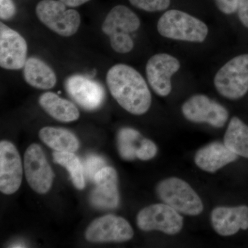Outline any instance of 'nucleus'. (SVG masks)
Here are the masks:
<instances>
[{"label": "nucleus", "instance_id": "29", "mask_svg": "<svg viewBox=\"0 0 248 248\" xmlns=\"http://www.w3.org/2000/svg\"><path fill=\"white\" fill-rule=\"evenodd\" d=\"M237 11L240 21L248 28V0H239Z\"/></svg>", "mask_w": 248, "mask_h": 248}, {"label": "nucleus", "instance_id": "23", "mask_svg": "<svg viewBox=\"0 0 248 248\" xmlns=\"http://www.w3.org/2000/svg\"><path fill=\"white\" fill-rule=\"evenodd\" d=\"M142 137L138 130L131 128L121 129L118 134V151L121 157L127 161L136 159L137 151L141 143Z\"/></svg>", "mask_w": 248, "mask_h": 248}, {"label": "nucleus", "instance_id": "1", "mask_svg": "<svg viewBox=\"0 0 248 248\" xmlns=\"http://www.w3.org/2000/svg\"><path fill=\"white\" fill-rule=\"evenodd\" d=\"M107 83L114 99L130 113L141 115L149 110L151 91L146 80L133 67L124 63L111 67Z\"/></svg>", "mask_w": 248, "mask_h": 248}, {"label": "nucleus", "instance_id": "9", "mask_svg": "<svg viewBox=\"0 0 248 248\" xmlns=\"http://www.w3.org/2000/svg\"><path fill=\"white\" fill-rule=\"evenodd\" d=\"M134 231L125 218L107 215L96 218L89 225L85 237L90 242H124L133 239Z\"/></svg>", "mask_w": 248, "mask_h": 248}, {"label": "nucleus", "instance_id": "24", "mask_svg": "<svg viewBox=\"0 0 248 248\" xmlns=\"http://www.w3.org/2000/svg\"><path fill=\"white\" fill-rule=\"evenodd\" d=\"M130 4L138 9L148 11H164L167 9L170 4V0H129Z\"/></svg>", "mask_w": 248, "mask_h": 248}, {"label": "nucleus", "instance_id": "4", "mask_svg": "<svg viewBox=\"0 0 248 248\" xmlns=\"http://www.w3.org/2000/svg\"><path fill=\"white\" fill-rule=\"evenodd\" d=\"M156 192L160 200L179 213L197 216L203 210L200 197L187 182L179 178L163 180L157 186Z\"/></svg>", "mask_w": 248, "mask_h": 248}, {"label": "nucleus", "instance_id": "16", "mask_svg": "<svg viewBox=\"0 0 248 248\" xmlns=\"http://www.w3.org/2000/svg\"><path fill=\"white\" fill-rule=\"evenodd\" d=\"M211 221L214 229L218 234L231 236L239 230L248 229V207H218L212 213Z\"/></svg>", "mask_w": 248, "mask_h": 248}, {"label": "nucleus", "instance_id": "27", "mask_svg": "<svg viewBox=\"0 0 248 248\" xmlns=\"http://www.w3.org/2000/svg\"><path fill=\"white\" fill-rule=\"evenodd\" d=\"M16 14V6L13 0H0V17L9 20Z\"/></svg>", "mask_w": 248, "mask_h": 248}, {"label": "nucleus", "instance_id": "22", "mask_svg": "<svg viewBox=\"0 0 248 248\" xmlns=\"http://www.w3.org/2000/svg\"><path fill=\"white\" fill-rule=\"evenodd\" d=\"M54 162L61 165L68 171L72 182L79 190L85 187L84 168L79 158L70 152H55Z\"/></svg>", "mask_w": 248, "mask_h": 248}, {"label": "nucleus", "instance_id": "12", "mask_svg": "<svg viewBox=\"0 0 248 248\" xmlns=\"http://www.w3.org/2000/svg\"><path fill=\"white\" fill-rule=\"evenodd\" d=\"M23 167L16 147L9 141L0 142V190L13 195L22 184Z\"/></svg>", "mask_w": 248, "mask_h": 248}, {"label": "nucleus", "instance_id": "7", "mask_svg": "<svg viewBox=\"0 0 248 248\" xmlns=\"http://www.w3.org/2000/svg\"><path fill=\"white\" fill-rule=\"evenodd\" d=\"M137 223L143 231H158L170 235L182 231L184 218L177 210L166 203H156L142 209Z\"/></svg>", "mask_w": 248, "mask_h": 248}, {"label": "nucleus", "instance_id": "30", "mask_svg": "<svg viewBox=\"0 0 248 248\" xmlns=\"http://www.w3.org/2000/svg\"><path fill=\"white\" fill-rule=\"evenodd\" d=\"M62 3H63L66 6L70 7H77V6H81L85 4L90 0H60Z\"/></svg>", "mask_w": 248, "mask_h": 248}, {"label": "nucleus", "instance_id": "20", "mask_svg": "<svg viewBox=\"0 0 248 248\" xmlns=\"http://www.w3.org/2000/svg\"><path fill=\"white\" fill-rule=\"evenodd\" d=\"M39 137L46 146L57 152L74 153L79 148V142L74 134L66 129L44 127Z\"/></svg>", "mask_w": 248, "mask_h": 248}, {"label": "nucleus", "instance_id": "3", "mask_svg": "<svg viewBox=\"0 0 248 248\" xmlns=\"http://www.w3.org/2000/svg\"><path fill=\"white\" fill-rule=\"evenodd\" d=\"M141 25L140 18L132 10L123 5L113 8L104 19L102 30L110 38L112 48L117 53H130L134 42L129 34L138 31Z\"/></svg>", "mask_w": 248, "mask_h": 248}, {"label": "nucleus", "instance_id": "8", "mask_svg": "<svg viewBox=\"0 0 248 248\" xmlns=\"http://www.w3.org/2000/svg\"><path fill=\"white\" fill-rule=\"evenodd\" d=\"M24 172L28 184L41 195L47 193L53 185L54 172L40 145L32 143L24 154Z\"/></svg>", "mask_w": 248, "mask_h": 248}, {"label": "nucleus", "instance_id": "2", "mask_svg": "<svg viewBox=\"0 0 248 248\" xmlns=\"http://www.w3.org/2000/svg\"><path fill=\"white\" fill-rule=\"evenodd\" d=\"M159 33L166 38L202 43L208 35V28L198 18L179 10H170L159 19Z\"/></svg>", "mask_w": 248, "mask_h": 248}, {"label": "nucleus", "instance_id": "5", "mask_svg": "<svg viewBox=\"0 0 248 248\" xmlns=\"http://www.w3.org/2000/svg\"><path fill=\"white\" fill-rule=\"evenodd\" d=\"M214 84L218 93L227 99L244 97L248 91V54L227 62L217 72Z\"/></svg>", "mask_w": 248, "mask_h": 248}, {"label": "nucleus", "instance_id": "18", "mask_svg": "<svg viewBox=\"0 0 248 248\" xmlns=\"http://www.w3.org/2000/svg\"><path fill=\"white\" fill-rule=\"evenodd\" d=\"M39 103L46 112L59 122L68 123L79 119V110L75 104L55 93H44L40 96Z\"/></svg>", "mask_w": 248, "mask_h": 248}, {"label": "nucleus", "instance_id": "25", "mask_svg": "<svg viewBox=\"0 0 248 248\" xmlns=\"http://www.w3.org/2000/svg\"><path fill=\"white\" fill-rule=\"evenodd\" d=\"M157 153V147L154 142L148 139L143 138L140 146L137 151L136 156L138 159L142 161H148L153 159Z\"/></svg>", "mask_w": 248, "mask_h": 248}, {"label": "nucleus", "instance_id": "11", "mask_svg": "<svg viewBox=\"0 0 248 248\" xmlns=\"http://www.w3.org/2000/svg\"><path fill=\"white\" fill-rule=\"evenodd\" d=\"M178 59L167 53L153 55L146 63L147 79L154 92L161 97L169 95L172 91L171 78L180 69Z\"/></svg>", "mask_w": 248, "mask_h": 248}, {"label": "nucleus", "instance_id": "26", "mask_svg": "<svg viewBox=\"0 0 248 248\" xmlns=\"http://www.w3.org/2000/svg\"><path fill=\"white\" fill-rule=\"evenodd\" d=\"M105 166V161L100 156H90L86 159L84 164V172L86 176L91 180L94 181V176Z\"/></svg>", "mask_w": 248, "mask_h": 248}, {"label": "nucleus", "instance_id": "17", "mask_svg": "<svg viewBox=\"0 0 248 248\" xmlns=\"http://www.w3.org/2000/svg\"><path fill=\"white\" fill-rule=\"evenodd\" d=\"M238 155L221 142L215 141L203 147L195 155V164L206 172L214 173L237 159Z\"/></svg>", "mask_w": 248, "mask_h": 248}, {"label": "nucleus", "instance_id": "13", "mask_svg": "<svg viewBox=\"0 0 248 248\" xmlns=\"http://www.w3.org/2000/svg\"><path fill=\"white\" fill-rule=\"evenodd\" d=\"M65 88L70 97L86 110H97L105 99V91L102 85L81 75L69 77L65 82Z\"/></svg>", "mask_w": 248, "mask_h": 248}, {"label": "nucleus", "instance_id": "14", "mask_svg": "<svg viewBox=\"0 0 248 248\" xmlns=\"http://www.w3.org/2000/svg\"><path fill=\"white\" fill-rule=\"evenodd\" d=\"M27 42L19 32L0 23V66L6 70H19L27 62Z\"/></svg>", "mask_w": 248, "mask_h": 248}, {"label": "nucleus", "instance_id": "28", "mask_svg": "<svg viewBox=\"0 0 248 248\" xmlns=\"http://www.w3.org/2000/svg\"><path fill=\"white\" fill-rule=\"evenodd\" d=\"M239 0H215L218 9L224 14L231 15L237 11Z\"/></svg>", "mask_w": 248, "mask_h": 248}, {"label": "nucleus", "instance_id": "19", "mask_svg": "<svg viewBox=\"0 0 248 248\" xmlns=\"http://www.w3.org/2000/svg\"><path fill=\"white\" fill-rule=\"evenodd\" d=\"M24 78L28 84L37 89H51L57 83V76L53 70L37 58H29L26 62Z\"/></svg>", "mask_w": 248, "mask_h": 248}, {"label": "nucleus", "instance_id": "6", "mask_svg": "<svg viewBox=\"0 0 248 248\" xmlns=\"http://www.w3.org/2000/svg\"><path fill=\"white\" fill-rule=\"evenodd\" d=\"M36 15L40 22L58 35L70 37L78 32L81 17L78 11L67 9L62 1L42 0L36 6Z\"/></svg>", "mask_w": 248, "mask_h": 248}, {"label": "nucleus", "instance_id": "21", "mask_svg": "<svg viewBox=\"0 0 248 248\" xmlns=\"http://www.w3.org/2000/svg\"><path fill=\"white\" fill-rule=\"evenodd\" d=\"M223 143L238 156L248 158V125L238 117H232L225 134Z\"/></svg>", "mask_w": 248, "mask_h": 248}, {"label": "nucleus", "instance_id": "10", "mask_svg": "<svg viewBox=\"0 0 248 248\" xmlns=\"http://www.w3.org/2000/svg\"><path fill=\"white\" fill-rule=\"evenodd\" d=\"M182 110L187 120L195 123H207L215 128L223 127L228 119V110L204 94L191 97L183 104Z\"/></svg>", "mask_w": 248, "mask_h": 248}, {"label": "nucleus", "instance_id": "15", "mask_svg": "<svg viewBox=\"0 0 248 248\" xmlns=\"http://www.w3.org/2000/svg\"><path fill=\"white\" fill-rule=\"evenodd\" d=\"M96 187L91 195V202L96 208L115 209L120 203L117 173L112 167H104L94 176Z\"/></svg>", "mask_w": 248, "mask_h": 248}]
</instances>
